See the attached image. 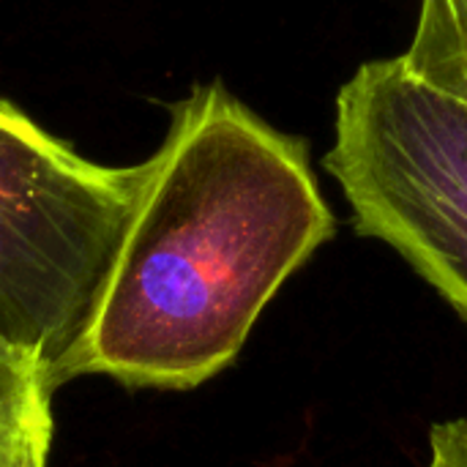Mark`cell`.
Listing matches in <instances>:
<instances>
[{"label":"cell","instance_id":"obj_1","mask_svg":"<svg viewBox=\"0 0 467 467\" xmlns=\"http://www.w3.org/2000/svg\"><path fill=\"white\" fill-rule=\"evenodd\" d=\"M137 208L63 383L197 389L227 369L279 287L337 233L301 137L222 82L170 109Z\"/></svg>","mask_w":467,"mask_h":467},{"label":"cell","instance_id":"obj_2","mask_svg":"<svg viewBox=\"0 0 467 467\" xmlns=\"http://www.w3.org/2000/svg\"><path fill=\"white\" fill-rule=\"evenodd\" d=\"M148 161L79 156L0 96V348L52 389L90 326Z\"/></svg>","mask_w":467,"mask_h":467},{"label":"cell","instance_id":"obj_3","mask_svg":"<svg viewBox=\"0 0 467 467\" xmlns=\"http://www.w3.org/2000/svg\"><path fill=\"white\" fill-rule=\"evenodd\" d=\"M356 230L389 244L467 320V107L402 60H367L337 96L323 159Z\"/></svg>","mask_w":467,"mask_h":467},{"label":"cell","instance_id":"obj_4","mask_svg":"<svg viewBox=\"0 0 467 467\" xmlns=\"http://www.w3.org/2000/svg\"><path fill=\"white\" fill-rule=\"evenodd\" d=\"M52 391L33 367L0 348V454L19 467H47Z\"/></svg>","mask_w":467,"mask_h":467},{"label":"cell","instance_id":"obj_5","mask_svg":"<svg viewBox=\"0 0 467 467\" xmlns=\"http://www.w3.org/2000/svg\"><path fill=\"white\" fill-rule=\"evenodd\" d=\"M400 60L467 107V0H419L416 30Z\"/></svg>","mask_w":467,"mask_h":467},{"label":"cell","instance_id":"obj_6","mask_svg":"<svg viewBox=\"0 0 467 467\" xmlns=\"http://www.w3.org/2000/svg\"><path fill=\"white\" fill-rule=\"evenodd\" d=\"M424 467H467V419L441 421L430 432V460Z\"/></svg>","mask_w":467,"mask_h":467},{"label":"cell","instance_id":"obj_7","mask_svg":"<svg viewBox=\"0 0 467 467\" xmlns=\"http://www.w3.org/2000/svg\"><path fill=\"white\" fill-rule=\"evenodd\" d=\"M0 467H19V465H16V462H11L8 457H3V454H0Z\"/></svg>","mask_w":467,"mask_h":467}]
</instances>
